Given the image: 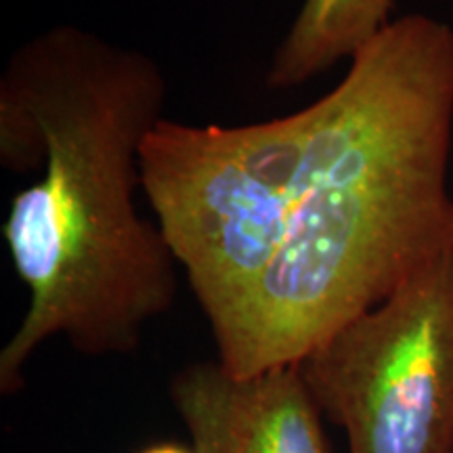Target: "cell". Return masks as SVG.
I'll use <instances>...</instances> for the list:
<instances>
[{"instance_id": "obj_1", "label": "cell", "mask_w": 453, "mask_h": 453, "mask_svg": "<svg viewBox=\"0 0 453 453\" xmlns=\"http://www.w3.org/2000/svg\"><path fill=\"white\" fill-rule=\"evenodd\" d=\"M281 242L211 321L217 359L248 376L296 365L453 252V27L396 17L307 105Z\"/></svg>"}, {"instance_id": "obj_2", "label": "cell", "mask_w": 453, "mask_h": 453, "mask_svg": "<svg viewBox=\"0 0 453 453\" xmlns=\"http://www.w3.org/2000/svg\"><path fill=\"white\" fill-rule=\"evenodd\" d=\"M154 57L81 26L19 44L0 73V166L38 173L9 203L4 243L27 307L0 350V393L53 338L87 357L128 355L173 309L179 263L137 206L141 150L166 118Z\"/></svg>"}, {"instance_id": "obj_3", "label": "cell", "mask_w": 453, "mask_h": 453, "mask_svg": "<svg viewBox=\"0 0 453 453\" xmlns=\"http://www.w3.org/2000/svg\"><path fill=\"white\" fill-rule=\"evenodd\" d=\"M307 137V107L240 127L164 118L147 137L141 191L208 324L277 252Z\"/></svg>"}, {"instance_id": "obj_4", "label": "cell", "mask_w": 453, "mask_h": 453, "mask_svg": "<svg viewBox=\"0 0 453 453\" xmlns=\"http://www.w3.org/2000/svg\"><path fill=\"white\" fill-rule=\"evenodd\" d=\"M298 365L349 453H453V252Z\"/></svg>"}, {"instance_id": "obj_5", "label": "cell", "mask_w": 453, "mask_h": 453, "mask_svg": "<svg viewBox=\"0 0 453 453\" xmlns=\"http://www.w3.org/2000/svg\"><path fill=\"white\" fill-rule=\"evenodd\" d=\"M170 401L196 453H332L298 364L237 376L196 361L173 378Z\"/></svg>"}, {"instance_id": "obj_6", "label": "cell", "mask_w": 453, "mask_h": 453, "mask_svg": "<svg viewBox=\"0 0 453 453\" xmlns=\"http://www.w3.org/2000/svg\"><path fill=\"white\" fill-rule=\"evenodd\" d=\"M396 0H303L267 70V87L298 88L350 61L393 21Z\"/></svg>"}, {"instance_id": "obj_7", "label": "cell", "mask_w": 453, "mask_h": 453, "mask_svg": "<svg viewBox=\"0 0 453 453\" xmlns=\"http://www.w3.org/2000/svg\"><path fill=\"white\" fill-rule=\"evenodd\" d=\"M137 453H196L194 447H187L180 443H156L150 447H143V449Z\"/></svg>"}]
</instances>
